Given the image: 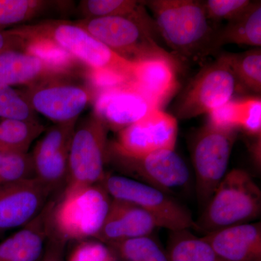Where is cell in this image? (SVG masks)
Here are the masks:
<instances>
[{
    "mask_svg": "<svg viewBox=\"0 0 261 261\" xmlns=\"http://www.w3.org/2000/svg\"><path fill=\"white\" fill-rule=\"evenodd\" d=\"M11 29L24 43H48L64 51L89 70L117 72L132 82L135 63L117 55L75 21L46 20Z\"/></svg>",
    "mask_w": 261,
    "mask_h": 261,
    "instance_id": "6da1fadb",
    "label": "cell"
},
{
    "mask_svg": "<svg viewBox=\"0 0 261 261\" xmlns=\"http://www.w3.org/2000/svg\"><path fill=\"white\" fill-rule=\"evenodd\" d=\"M146 5L155 17L159 32L170 47L186 58L213 51L215 31L204 9L196 0H151Z\"/></svg>",
    "mask_w": 261,
    "mask_h": 261,
    "instance_id": "7a4b0ae2",
    "label": "cell"
},
{
    "mask_svg": "<svg viewBox=\"0 0 261 261\" xmlns=\"http://www.w3.org/2000/svg\"><path fill=\"white\" fill-rule=\"evenodd\" d=\"M261 191L250 173L233 168L225 175L195 221L204 235L222 228L251 223L260 217Z\"/></svg>",
    "mask_w": 261,
    "mask_h": 261,
    "instance_id": "3957f363",
    "label": "cell"
},
{
    "mask_svg": "<svg viewBox=\"0 0 261 261\" xmlns=\"http://www.w3.org/2000/svg\"><path fill=\"white\" fill-rule=\"evenodd\" d=\"M112 198L102 185L65 188L54 202L50 233L67 243L95 239L107 217Z\"/></svg>",
    "mask_w": 261,
    "mask_h": 261,
    "instance_id": "277c9868",
    "label": "cell"
},
{
    "mask_svg": "<svg viewBox=\"0 0 261 261\" xmlns=\"http://www.w3.org/2000/svg\"><path fill=\"white\" fill-rule=\"evenodd\" d=\"M20 92L36 113L55 124L77 123L96 97L92 86L80 81L79 74L49 79L25 87Z\"/></svg>",
    "mask_w": 261,
    "mask_h": 261,
    "instance_id": "5b68a950",
    "label": "cell"
},
{
    "mask_svg": "<svg viewBox=\"0 0 261 261\" xmlns=\"http://www.w3.org/2000/svg\"><path fill=\"white\" fill-rule=\"evenodd\" d=\"M145 9L126 16L81 19L77 23L127 61L135 62L162 50L154 39L156 23Z\"/></svg>",
    "mask_w": 261,
    "mask_h": 261,
    "instance_id": "8992f818",
    "label": "cell"
},
{
    "mask_svg": "<svg viewBox=\"0 0 261 261\" xmlns=\"http://www.w3.org/2000/svg\"><path fill=\"white\" fill-rule=\"evenodd\" d=\"M114 200L124 201L143 209L170 231L196 230L190 211L172 195L142 182L121 175L106 173L100 182Z\"/></svg>",
    "mask_w": 261,
    "mask_h": 261,
    "instance_id": "52a82bcc",
    "label": "cell"
},
{
    "mask_svg": "<svg viewBox=\"0 0 261 261\" xmlns=\"http://www.w3.org/2000/svg\"><path fill=\"white\" fill-rule=\"evenodd\" d=\"M238 130L216 128L207 123L195 135L192 143L195 191L204 208L227 173Z\"/></svg>",
    "mask_w": 261,
    "mask_h": 261,
    "instance_id": "ba28073f",
    "label": "cell"
},
{
    "mask_svg": "<svg viewBox=\"0 0 261 261\" xmlns=\"http://www.w3.org/2000/svg\"><path fill=\"white\" fill-rule=\"evenodd\" d=\"M113 163L128 178L159 189L170 195L185 190L191 181V173L175 149H161L132 157L117 152L108 143L107 162Z\"/></svg>",
    "mask_w": 261,
    "mask_h": 261,
    "instance_id": "9c48e42d",
    "label": "cell"
},
{
    "mask_svg": "<svg viewBox=\"0 0 261 261\" xmlns=\"http://www.w3.org/2000/svg\"><path fill=\"white\" fill-rule=\"evenodd\" d=\"M108 128L93 113L75 126L70 143L65 188L99 184L106 174Z\"/></svg>",
    "mask_w": 261,
    "mask_h": 261,
    "instance_id": "30bf717a",
    "label": "cell"
},
{
    "mask_svg": "<svg viewBox=\"0 0 261 261\" xmlns=\"http://www.w3.org/2000/svg\"><path fill=\"white\" fill-rule=\"evenodd\" d=\"M238 82L226 55L201 70L178 99L176 119H191L207 113L232 99Z\"/></svg>",
    "mask_w": 261,
    "mask_h": 261,
    "instance_id": "8fae6325",
    "label": "cell"
},
{
    "mask_svg": "<svg viewBox=\"0 0 261 261\" xmlns=\"http://www.w3.org/2000/svg\"><path fill=\"white\" fill-rule=\"evenodd\" d=\"M118 133L116 142L109 145L126 155L138 157L161 149H175L178 120L162 109H155Z\"/></svg>",
    "mask_w": 261,
    "mask_h": 261,
    "instance_id": "7c38bea8",
    "label": "cell"
},
{
    "mask_svg": "<svg viewBox=\"0 0 261 261\" xmlns=\"http://www.w3.org/2000/svg\"><path fill=\"white\" fill-rule=\"evenodd\" d=\"M53 192L36 177L0 185V235L37 218Z\"/></svg>",
    "mask_w": 261,
    "mask_h": 261,
    "instance_id": "4fadbf2b",
    "label": "cell"
},
{
    "mask_svg": "<svg viewBox=\"0 0 261 261\" xmlns=\"http://www.w3.org/2000/svg\"><path fill=\"white\" fill-rule=\"evenodd\" d=\"M93 114L108 129L119 132L151 111L160 109L132 83L106 89L96 94Z\"/></svg>",
    "mask_w": 261,
    "mask_h": 261,
    "instance_id": "5bb4252c",
    "label": "cell"
},
{
    "mask_svg": "<svg viewBox=\"0 0 261 261\" xmlns=\"http://www.w3.org/2000/svg\"><path fill=\"white\" fill-rule=\"evenodd\" d=\"M76 123L51 126L31 154L35 177L53 191L67 181L70 143Z\"/></svg>",
    "mask_w": 261,
    "mask_h": 261,
    "instance_id": "9a60e30c",
    "label": "cell"
},
{
    "mask_svg": "<svg viewBox=\"0 0 261 261\" xmlns=\"http://www.w3.org/2000/svg\"><path fill=\"white\" fill-rule=\"evenodd\" d=\"M134 63L132 83L162 109L179 87L176 61L162 49Z\"/></svg>",
    "mask_w": 261,
    "mask_h": 261,
    "instance_id": "2e32d148",
    "label": "cell"
},
{
    "mask_svg": "<svg viewBox=\"0 0 261 261\" xmlns=\"http://www.w3.org/2000/svg\"><path fill=\"white\" fill-rule=\"evenodd\" d=\"M158 227L157 221L147 211L129 202L112 199L104 224L94 240L111 245L152 235Z\"/></svg>",
    "mask_w": 261,
    "mask_h": 261,
    "instance_id": "e0dca14e",
    "label": "cell"
},
{
    "mask_svg": "<svg viewBox=\"0 0 261 261\" xmlns=\"http://www.w3.org/2000/svg\"><path fill=\"white\" fill-rule=\"evenodd\" d=\"M78 73L25 50L14 49L0 54V85L29 87L49 79Z\"/></svg>",
    "mask_w": 261,
    "mask_h": 261,
    "instance_id": "ac0fdd59",
    "label": "cell"
},
{
    "mask_svg": "<svg viewBox=\"0 0 261 261\" xmlns=\"http://www.w3.org/2000/svg\"><path fill=\"white\" fill-rule=\"evenodd\" d=\"M54 202L41 214L0 243V261H40L50 234V215Z\"/></svg>",
    "mask_w": 261,
    "mask_h": 261,
    "instance_id": "d6986e66",
    "label": "cell"
},
{
    "mask_svg": "<svg viewBox=\"0 0 261 261\" xmlns=\"http://www.w3.org/2000/svg\"><path fill=\"white\" fill-rule=\"evenodd\" d=\"M203 237L223 261H261L260 222L230 226Z\"/></svg>",
    "mask_w": 261,
    "mask_h": 261,
    "instance_id": "ffe728a7",
    "label": "cell"
},
{
    "mask_svg": "<svg viewBox=\"0 0 261 261\" xmlns=\"http://www.w3.org/2000/svg\"><path fill=\"white\" fill-rule=\"evenodd\" d=\"M261 46V2H252L241 15L232 20L219 32L215 33L213 50L225 44Z\"/></svg>",
    "mask_w": 261,
    "mask_h": 261,
    "instance_id": "44dd1931",
    "label": "cell"
},
{
    "mask_svg": "<svg viewBox=\"0 0 261 261\" xmlns=\"http://www.w3.org/2000/svg\"><path fill=\"white\" fill-rule=\"evenodd\" d=\"M68 2L0 0V32L23 25L51 10L66 8Z\"/></svg>",
    "mask_w": 261,
    "mask_h": 261,
    "instance_id": "7402d4cb",
    "label": "cell"
},
{
    "mask_svg": "<svg viewBox=\"0 0 261 261\" xmlns=\"http://www.w3.org/2000/svg\"><path fill=\"white\" fill-rule=\"evenodd\" d=\"M166 251L169 261H223L204 237L190 229L171 231Z\"/></svg>",
    "mask_w": 261,
    "mask_h": 261,
    "instance_id": "603a6c76",
    "label": "cell"
},
{
    "mask_svg": "<svg viewBox=\"0 0 261 261\" xmlns=\"http://www.w3.org/2000/svg\"><path fill=\"white\" fill-rule=\"evenodd\" d=\"M44 127L39 121L2 120L0 121V152L25 154L32 142L42 135Z\"/></svg>",
    "mask_w": 261,
    "mask_h": 261,
    "instance_id": "cb8c5ba5",
    "label": "cell"
},
{
    "mask_svg": "<svg viewBox=\"0 0 261 261\" xmlns=\"http://www.w3.org/2000/svg\"><path fill=\"white\" fill-rule=\"evenodd\" d=\"M238 84L260 94L261 92V49H250L237 54H225Z\"/></svg>",
    "mask_w": 261,
    "mask_h": 261,
    "instance_id": "d4e9b609",
    "label": "cell"
},
{
    "mask_svg": "<svg viewBox=\"0 0 261 261\" xmlns=\"http://www.w3.org/2000/svg\"><path fill=\"white\" fill-rule=\"evenodd\" d=\"M119 261H169L166 250L152 235L108 245Z\"/></svg>",
    "mask_w": 261,
    "mask_h": 261,
    "instance_id": "484cf974",
    "label": "cell"
},
{
    "mask_svg": "<svg viewBox=\"0 0 261 261\" xmlns=\"http://www.w3.org/2000/svg\"><path fill=\"white\" fill-rule=\"evenodd\" d=\"M146 2L136 0H83L78 11L82 19L126 16L145 10Z\"/></svg>",
    "mask_w": 261,
    "mask_h": 261,
    "instance_id": "4316f807",
    "label": "cell"
},
{
    "mask_svg": "<svg viewBox=\"0 0 261 261\" xmlns=\"http://www.w3.org/2000/svg\"><path fill=\"white\" fill-rule=\"evenodd\" d=\"M0 118L3 120L39 121L37 113L20 90L7 85H0Z\"/></svg>",
    "mask_w": 261,
    "mask_h": 261,
    "instance_id": "83f0119b",
    "label": "cell"
},
{
    "mask_svg": "<svg viewBox=\"0 0 261 261\" xmlns=\"http://www.w3.org/2000/svg\"><path fill=\"white\" fill-rule=\"evenodd\" d=\"M34 177L31 154L0 152V185Z\"/></svg>",
    "mask_w": 261,
    "mask_h": 261,
    "instance_id": "f1b7e54d",
    "label": "cell"
},
{
    "mask_svg": "<svg viewBox=\"0 0 261 261\" xmlns=\"http://www.w3.org/2000/svg\"><path fill=\"white\" fill-rule=\"evenodd\" d=\"M67 261H119L116 252L106 244L94 239L81 241Z\"/></svg>",
    "mask_w": 261,
    "mask_h": 261,
    "instance_id": "f546056e",
    "label": "cell"
},
{
    "mask_svg": "<svg viewBox=\"0 0 261 261\" xmlns=\"http://www.w3.org/2000/svg\"><path fill=\"white\" fill-rule=\"evenodd\" d=\"M239 128L247 135L261 136V99L250 97L239 99Z\"/></svg>",
    "mask_w": 261,
    "mask_h": 261,
    "instance_id": "4dcf8cb0",
    "label": "cell"
},
{
    "mask_svg": "<svg viewBox=\"0 0 261 261\" xmlns=\"http://www.w3.org/2000/svg\"><path fill=\"white\" fill-rule=\"evenodd\" d=\"M250 0H207L203 2L204 9L209 20H231L241 15L251 5Z\"/></svg>",
    "mask_w": 261,
    "mask_h": 261,
    "instance_id": "1f68e13d",
    "label": "cell"
},
{
    "mask_svg": "<svg viewBox=\"0 0 261 261\" xmlns=\"http://www.w3.org/2000/svg\"><path fill=\"white\" fill-rule=\"evenodd\" d=\"M207 123L224 130L239 129V99H231L208 113Z\"/></svg>",
    "mask_w": 261,
    "mask_h": 261,
    "instance_id": "d6a6232c",
    "label": "cell"
},
{
    "mask_svg": "<svg viewBox=\"0 0 261 261\" xmlns=\"http://www.w3.org/2000/svg\"><path fill=\"white\" fill-rule=\"evenodd\" d=\"M66 243L50 233L40 261H64Z\"/></svg>",
    "mask_w": 261,
    "mask_h": 261,
    "instance_id": "836d02e7",
    "label": "cell"
},
{
    "mask_svg": "<svg viewBox=\"0 0 261 261\" xmlns=\"http://www.w3.org/2000/svg\"><path fill=\"white\" fill-rule=\"evenodd\" d=\"M24 45L23 39L11 29L0 32V54L14 49L23 50Z\"/></svg>",
    "mask_w": 261,
    "mask_h": 261,
    "instance_id": "e575fe53",
    "label": "cell"
}]
</instances>
